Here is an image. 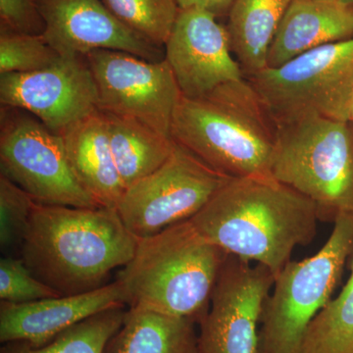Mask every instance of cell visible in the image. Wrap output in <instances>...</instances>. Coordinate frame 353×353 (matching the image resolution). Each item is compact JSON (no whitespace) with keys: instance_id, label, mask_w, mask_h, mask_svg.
Instances as JSON below:
<instances>
[{"instance_id":"2e32d148","label":"cell","mask_w":353,"mask_h":353,"mask_svg":"<svg viewBox=\"0 0 353 353\" xmlns=\"http://www.w3.org/2000/svg\"><path fill=\"white\" fill-rule=\"evenodd\" d=\"M352 38L353 6L341 0H292L271 44L266 68Z\"/></svg>"},{"instance_id":"f546056e","label":"cell","mask_w":353,"mask_h":353,"mask_svg":"<svg viewBox=\"0 0 353 353\" xmlns=\"http://www.w3.org/2000/svg\"><path fill=\"white\" fill-rule=\"evenodd\" d=\"M350 123H352L353 126V99H352V114H350Z\"/></svg>"},{"instance_id":"8992f818","label":"cell","mask_w":353,"mask_h":353,"mask_svg":"<svg viewBox=\"0 0 353 353\" xmlns=\"http://www.w3.org/2000/svg\"><path fill=\"white\" fill-rule=\"evenodd\" d=\"M334 224L319 252L290 260L275 278L262 311L257 353H301L309 326L331 301L353 253V214Z\"/></svg>"},{"instance_id":"7c38bea8","label":"cell","mask_w":353,"mask_h":353,"mask_svg":"<svg viewBox=\"0 0 353 353\" xmlns=\"http://www.w3.org/2000/svg\"><path fill=\"white\" fill-rule=\"evenodd\" d=\"M0 103L31 113L61 134L99 110V94L87 58L60 57L39 71L1 74Z\"/></svg>"},{"instance_id":"cb8c5ba5","label":"cell","mask_w":353,"mask_h":353,"mask_svg":"<svg viewBox=\"0 0 353 353\" xmlns=\"http://www.w3.org/2000/svg\"><path fill=\"white\" fill-rule=\"evenodd\" d=\"M60 55L41 36L20 34L2 28L0 73H31L55 63Z\"/></svg>"},{"instance_id":"603a6c76","label":"cell","mask_w":353,"mask_h":353,"mask_svg":"<svg viewBox=\"0 0 353 353\" xmlns=\"http://www.w3.org/2000/svg\"><path fill=\"white\" fill-rule=\"evenodd\" d=\"M123 23L158 46L170 36L180 7L176 0H102Z\"/></svg>"},{"instance_id":"ac0fdd59","label":"cell","mask_w":353,"mask_h":353,"mask_svg":"<svg viewBox=\"0 0 353 353\" xmlns=\"http://www.w3.org/2000/svg\"><path fill=\"white\" fill-rule=\"evenodd\" d=\"M292 0H234L228 16L232 51L243 73L267 67L268 53Z\"/></svg>"},{"instance_id":"30bf717a","label":"cell","mask_w":353,"mask_h":353,"mask_svg":"<svg viewBox=\"0 0 353 353\" xmlns=\"http://www.w3.org/2000/svg\"><path fill=\"white\" fill-rule=\"evenodd\" d=\"M99 110L131 118L171 136L174 114L182 97L166 60L150 61L123 51L88 53Z\"/></svg>"},{"instance_id":"ffe728a7","label":"cell","mask_w":353,"mask_h":353,"mask_svg":"<svg viewBox=\"0 0 353 353\" xmlns=\"http://www.w3.org/2000/svg\"><path fill=\"white\" fill-rule=\"evenodd\" d=\"M102 113L114 160L126 189L160 168L175 150L172 137L131 118Z\"/></svg>"},{"instance_id":"52a82bcc","label":"cell","mask_w":353,"mask_h":353,"mask_svg":"<svg viewBox=\"0 0 353 353\" xmlns=\"http://www.w3.org/2000/svg\"><path fill=\"white\" fill-rule=\"evenodd\" d=\"M248 80L276 124L310 115L350 122L353 38L307 51Z\"/></svg>"},{"instance_id":"d4e9b609","label":"cell","mask_w":353,"mask_h":353,"mask_svg":"<svg viewBox=\"0 0 353 353\" xmlns=\"http://www.w3.org/2000/svg\"><path fill=\"white\" fill-rule=\"evenodd\" d=\"M36 201L0 174V245L2 250L22 246Z\"/></svg>"},{"instance_id":"8fae6325","label":"cell","mask_w":353,"mask_h":353,"mask_svg":"<svg viewBox=\"0 0 353 353\" xmlns=\"http://www.w3.org/2000/svg\"><path fill=\"white\" fill-rule=\"evenodd\" d=\"M274 283L263 265L229 255L199 322V353H257L262 311Z\"/></svg>"},{"instance_id":"6da1fadb","label":"cell","mask_w":353,"mask_h":353,"mask_svg":"<svg viewBox=\"0 0 353 353\" xmlns=\"http://www.w3.org/2000/svg\"><path fill=\"white\" fill-rule=\"evenodd\" d=\"M229 255L268 268L275 278L294 248L314 240V202L272 176L230 179L190 219Z\"/></svg>"},{"instance_id":"44dd1931","label":"cell","mask_w":353,"mask_h":353,"mask_svg":"<svg viewBox=\"0 0 353 353\" xmlns=\"http://www.w3.org/2000/svg\"><path fill=\"white\" fill-rule=\"evenodd\" d=\"M126 313L124 307L109 309L66 330L43 347L16 341L4 343L0 353H104L123 326Z\"/></svg>"},{"instance_id":"f1b7e54d","label":"cell","mask_w":353,"mask_h":353,"mask_svg":"<svg viewBox=\"0 0 353 353\" xmlns=\"http://www.w3.org/2000/svg\"><path fill=\"white\" fill-rule=\"evenodd\" d=\"M343 3L350 4V6H353V0H341Z\"/></svg>"},{"instance_id":"d6986e66","label":"cell","mask_w":353,"mask_h":353,"mask_svg":"<svg viewBox=\"0 0 353 353\" xmlns=\"http://www.w3.org/2000/svg\"><path fill=\"white\" fill-rule=\"evenodd\" d=\"M196 323L189 318L130 307L106 350L108 353H199Z\"/></svg>"},{"instance_id":"83f0119b","label":"cell","mask_w":353,"mask_h":353,"mask_svg":"<svg viewBox=\"0 0 353 353\" xmlns=\"http://www.w3.org/2000/svg\"><path fill=\"white\" fill-rule=\"evenodd\" d=\"M234 0H176L181 9L199 8L214 14L215 16L229 13Z\"/></svg>"},{"instance_id":"9c48e42d","label":"cell","mask_w":353,"mask_h":353,"mask_svg":"<svg viewBox=\"0 0 353 353\" xmlns=\"http://www.w3.org/2000/svg\"><path fill=\"white\" fill-rule=\"evenodd\" d=\"M230 179L176 143L160 168L127 188L117 210L137 238L154 236L192 219Z\"/></svg>"},{"instance_id":"4316f807","label":"cell","mask_w":353,"mask_h":353,"mask_svg":"<svg viewBox=\"0 0 353 353\" xmlns=\"http://www.w3.org/2000/svg\"><path fill=\"white\" fill-rule=\"evenodd\" d=\"M2 28L20 34L41 36L44 24L36 0H0Z\"/></svg>"},{"instance_id":"4fadbf2b","label":"cell","mask_w":353,"mask_h":353,"mask_svg":"<svg viewBox=\"0 0 353 353\" xmlns=\"http://www.w3.org/2000/svg\"><path fill=\"white\" fill-rule=\"evenodd\" d=\"M165 46V60L183 97L199 99L225 83L245 79L232 55L227 28L214 14L181 9Z\"/></svg>"},{"instance_id":"5bb4252c","label":"cell","mask_w":353,"mask_h":353,"mask_svg":"<svg viewBox=\"0 0 353 353\" xmlns=\"http://www.w3.org/2000/svg\"><path fill=\"white\" fill-rule=\"evenodd\" d=\"M43 21L41 37L60 57H85L94 50L123 51L161 61L160 46L122 22L102 0H36Z\"/></svg>"},{"instance_id":"484cf974","label":"cell","mask_w":353,"mask_h":353,"mask_svg":"<svg viewBox=\"0 0 353 353\" xmlns=\"http://www.w3.org/2000/svg\"><path fill=\"white\" fill-rule=\"evenodd\" d=\"M60 296L32 273L22 257H4L0 261L1 301L21 304Z\"/></svg>"},{"instance_id":"ba28073f","label":"cell","mask_w":353,"mask_h":353,"mask_svg":"<svg viewBox=\"0 0 353 353\" xmlns=\"http://www.w3.org/2000/svg\"><path fill=\"white\" fill-rule=\"evenodd\" d=\"M0 169L39 203L101 208L72 168L60 134L19 108H1Z\"/></svg>"},{"instance_id":"9a60e30c","label":"cell","mask_w":353,"mask_h":353,"mask_svg":"<svg viewBox=\"0 0 353 353\" xmlns=\"http://www.w3.org/2000/svg\"><path fill=\"white\" fill-rule=\"evenodd\" d=\"M128 296L116 279L99 289L28 303H0V341L43 347L75 325L109 309L124 307Z\"/></svg>"},{"instance_id":"7a4b0ae2","label":"cell","mask_w":353,"mask_h":353,"mask_svg":"<svg viewBox=\"0 0 353 353\" xmlns=\"http://www.w3.org/2000/svg\"><path fill=\"white\" fill-rule=\"evenodd\" d=\"M139 239L117 208L50 205L36 202L21 250L32 273L61 296L104 285L131 261Z\"/></svg>"},{"instance_id":"3957f363","label":"cell","mask_w":353,"mask_h":353,"mask_svg":"<svg viewBox=\"0 0 353 353\" xmlns=\"http://www.w3.org/2000/svg\"><path fill=\"white\" fill-rule=\"evenodd\" d=\"M171 136L228 178L271 176L277 125L245 79L199 99L182 95Z\"/></svg>"},{"instance_id":"5b68a950","label":"cell","mask_w":353,"mask_h":353,"mask_svg":"<svg viewBox=\"0 0 353 353\" xmlns=\"http://www.w3.org/2000/svg\"><path fill=\"white\" fill-rule=\"evenodd\" d=\"M277 125L271 176L314 202L320 221L353 214V126L305 116Z\"/></svg>"},{"instance_id":"277c9868","label":"cell","mask_w":353,"mask_h":353,"mask_svg":"<svg viewBox=\"0 0 353 353\" xmlns=\"http://www.w3.org/2000/svg\"><path fill=\"white\" fill-rule=\"evenodd\" d=\"M228 256L185 220L139 239L134 257L117 280L130 307L199 323Z\"/></svg>"},{"instance_id":"e0dca14e","label":"cell","mask_w":353,"mask_h":353,"mask_svg":"<svg viewBox=\"0 0 353 353\" xmlns=\"http://www.w3.org/2000/svg\"><path fill=\"white\" fill-rule=\"evenodd\" d=\"M60 136L72 168L83 187L101 206L117 208L126 188L114 160L104 114L97 110Z\"/></svg>"},{"instance_id":"7402d4cb","label":"cell","mask_w":353,"mask_h":353,"mask_svg":"<svg viewBox=\"0 0 353 353\" xmlns=\"http://www.w3.org/2000/svg\"><path fill=\"white\" fill-rule=\"evenodd\" d=\"M301 353H353V267L341 294L311 323Z\"/></svg>"}]
</instances>
